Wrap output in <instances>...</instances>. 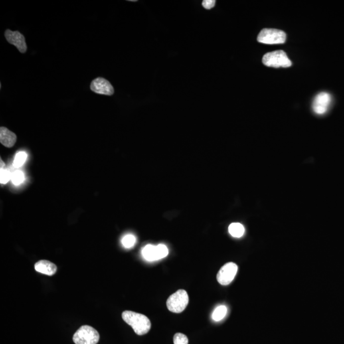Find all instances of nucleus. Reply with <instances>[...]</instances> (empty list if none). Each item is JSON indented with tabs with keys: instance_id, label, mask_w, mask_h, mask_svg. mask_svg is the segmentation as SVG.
Here are the masks:
<instances>
[{
	"instance_id": "1",
	"label": "nucleus",
	"mask_w": 344,
	"mask_h": 344,
	"mask_svg": "<svg viewBox=\"0 0 344 344\" xmlns=\"http://www.w3.org/2000/svg\"><path fill=\"white\" fill-rule=\"evenodd\" d=\"M122 317L127 325L132 328L135 333L138 335H145L151 328V323L149 319L145 315L126 311L123 312Z\"/></svg>"
},
{
	"instance_id": "2",
	"label": "nucleus",
	"mask_w": 344,
	"mask_h": 344,
	"mask_svg": "<svg viewBox=\"0 0 344 344\" xmlns=\"http://www.w3.org/2000/svg\"><path fill=\"white\" fill-rule=\"evenodd\" d=\"M73 341L76 344H97L100 341V335L94 328L84 325L74 334Z\"/></svg>"
},
{
	"instance_id": "3",
	"label": "nucleus",
	"mask_w": 344,
	"mask_h": 344,
	"mask_svg": "<svg viewBox=\"0 0 344 344\" xmlns=\"http://www.w3.org/2000/svg\"><path fill=\"white\" fill-rule=\"evenodd\" d=\"M263 63L265 66L274 68H288L292 65V63L283 50H276L265 54Z\"/></svg>"
},
{
	"instance_id": "4",
	"label": "nucleus",
	"mask_w": 344,
	"mask_h": 344,
	"mask_svg": "<svg viewBox=\"0 0 344 344\" xmlns=\"http://www.w3.org/2000/svg\"><path fill=\"white\" fill-rule=\"evenodd\" d=\"M189 297L184 289H179L171 295L167 301V308L173 313H181L187 307Z\"/></svg>"
},
{
	"instance_id": "5",
	"label": "nucleus",
	"mask_w": 344,
	"mask_h": 344,
	"mask_svg": "<svg viewBox=\"0 0 344 344\" xmlns=\"http://www.w3.org/2000/svg\"><path fill=\"white\" fill-rule=\"evenodd\" d=\"M286 40V34L282 30L268 29L262 30L258 36V41L265 44H284Z\"/></svg>"
},
{
	"instance_id": "6",
	"label": "nucleus",
	"mask_w": 344,
	"mask_h": 344,
	"mask_svg": "<svg viewBox=\"0 0 344 344\" xmlns=\"http://www.w3.org/2000/svg\"><path fill=\"white\" fill-rule=\"evenodd\" d=\"M141 254L145 260L154 262L167 257L169 254V250L164 244H159L157 246L148 244L142 249Z\"/></svg>"
},
{
	"instance_id": "7",
	"label": "nucleus",
	"mask_w": 344,
	"mask_h": 344,
	"mask_svg": "<svg viewBox=\"0 0 344 344\" xmlns=\"http://www.w3.org/2000/svg\"><path fill=\"white\" fill-rule=\"evenodd\" d=\"M238 272V266L234 263H228L220 268L217 274L218 282L223 286L230 284Z\"/></svg>"
},
{
	"instance_id": "8",
	"label": "nucleus",
	"mask_w": 344,
	"mask_h": 344,
	"mask_svg": "<svg viewBox=\"0 0 344 344\" xmlns=\"http://www.w3.org/2000/svg\"><path fill=\"white\" fill-rule=\"evenodd\" d=\"M331 102V95L327 93H321L315 97L313 103V110L315 114L323 115L328 110Z\"/></svg>"
},
{
	"instance_id": "9",
	"label": "nucleus",
	"mask_w": 344,
	"mask_h": 344,
	"mask_svg": "<svg viewBox=\"0 0 344 344\" xmlns=\"http://www.w3.org/2000/svg\"><path fill=\"white\" fill-rule=\"evenodd\" d=\"M91 90L99 94L111 96L114 94V90L108 80L102 78H95L91 84Z\"/></svg>"
},
{
	"instance_id": "10",
	"label": "nucleus",
	"mask_w": 344,
	"mask_h": 344,
	"mask_svg": "<svg viewBox=\"0 0 344 344\" xmlns=\"http://www.w3.org/2000/svg\"><path fill=\"white\" fill-rule=\"evenodd\" d=\"M5 35L7 42L12 45L15 46L20 52L24 53L26 52L27 46L23 34L19 31H12L11 30H7L5 31Z\"/></svg>"
},
{
	"instance_id": "11",
	"label": "nucleus",
	"mask_w": 344,
	"mask_h": 344,
	"mask_svg": "<svg viewBox=\"0 0 344 344\" xmlns=\"http://www.w3.org/2000/svg\"><path fill=\"white\" fill-rule=\"evenodd\" d=\"M34 269L36 272L52 276L56 274V271H57V266L49 261L40 260L34 265Z\"/></svg>"
},
{
	"instance_id": "12",
	"label": "nucleus",
	"mask_w": 344,
	"mask_h": 344,
	"mask_svg": "<svg viewBox=\"0 0 344 344\" xmlns=\"http://www.w3.org/2000/svg\"><path fill=\"white\" fill-rule=\"evenodd\" d=\"M17 141L15 133L12 132L7 127H1L0 128V142L7 147H13Z\"/></svg>"
},
{
	"instance_id": "13",
	"label": "nucleus",
	"mask_w": 344,
	"mask_h": 344,
	"mask_svg": "<svg viewBox=\"0 0 344 344\" xmlns=\"http://www.w3.org/2000/svg\"><path fill=\"white\" fill-rule=\"evenodd\" d=\"M230 234L234 237L240 238L244 235L245 233L244 226L238 222L231 224L228 228Z\"/></svg>"
},
{
	"instance_id": "14",
	"label": "nucleus",
	"mask_w": 344,
	"mask_h": 344,
	"mask_svg": "<svg viewBox=\"0 0 344 344\" xmlns=\"http://www.w3.org/2000/svg\"><path fill=\"white\" fill-rule=\"evenodd\" d=\"M227 308L224 305H220L214 310L212 317L214 321H219L224 319L227 313Z\"/></svg>"
},
{
	"instance_id": "15",
	"label": "nucleus",
	"mask_w": 344,
	"mask_h": 344,
	"mask_svg": "<svg viewBox=\"0 0 344 344\" xmlns=\"http://www.w3.org/2000/svg\"><path fill=\"white\" fill-rule=\"evenodd\" d=\"M28 155L27 153L24 151L19 152L16 155L15 158L14 160V166L16 168L21 167L25 163L26 159H27Z\"/></svg>"
},
{
	"instance_id": "16",
	"label": "nucleus",
	"mask_w": 344,
	"mask_h": 344,
	"mask_svg": "<svg viewBox=\"0 0 344 344\" xmlns=\"http://www.w3.org/2000/svg\"><path fill=\"white\" fill-rule=\"evenodd\" d=\"M136 241V237L133 235L128 234L122 238L121 243L125 248L129 249L135 246Z\"/></svg>"
},
{
	"instance_id": "17",
	"label": "nucleus",
	"mask_w": 344,
	"mask_h": 344,
	"mask_svg": "<svg viewBox=\"0 0 344 344\" xmlns=\"http://www.w3.org/2000/svg\"><path fill=\"white\" fill-rule=\"evenodd\" d=\"M25 179L23 172L16 171L12 174V182L15 186H19L23 183Z\"/></svg>"
},
{
	"instance_id": "18",
	"label": "nucleus",
	"mask_w": 344,
	"mask_h": 344,
	"mask_svg": "<svg viewBox=\"0 0 344 344\" xmlns=\"http://www.w3.org/2000/svg\"><path fill=\"white\" fill-rule=\"evenodd\" d=\"M12 174L11 171L8 169H1L0 171V183L5 184L11 179Z\"/></svg>"
},
{
	"instance_id": "19",
	"label": "nucleus",
	"mask_w": 344,
	"mask_h": 344,
	"mask_svg": "<svg viewBox=\"0 0 344 344\" xmlns=\"http://www.w3.org/2000/svg\"><path fill=\"white\" fill-rule=\"evenodd\" d=\"M189 341L187 336L183 333H176L173 337L174 344H188Z\"/></svg>"
},
{
	"instance_id": "20",
	"label": "nucleus",
	"mask_w": 344,
	"mask_h": 344,
	"mask_svg": "<svg viewBox=\"0 0 344 344\" xmlns=\"http://www.w3.org/2000/svg\"><path fill=\"white\" fill-rule=\"evenodd\" d=\"M215 0H204L202 2V5L205 9L210 10L215 6Z\"/></svg>"
}]
</instances>
